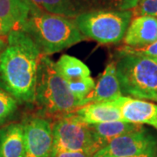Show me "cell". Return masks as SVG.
I'll use <instances>...</instances> for the list:
<instances>
[{
	"instance_id": "17",
	"label": "cell",
	"mask_w": 157,
	"mask_h": 157,
	"mask_svg": "<svg viewBox=\"0 0 157 157\" xmlns=\"http://www.w3.org/2000/svg\"><path fill=\"white\" fill-rule=\"evenodd\" d=\"M55 65L58 72L67 81L91 76L90 69L84 62L67 54L62 55Z\"/></svg>"
},
{
	"instance_id": "19",
	"label": "cell",
	"mask_w": 157,
	"mask_h": 157,
	"mask_svg": "<svg viewBox=\"0 0 157 157\" xmlns=\"http://www.w3.org/2000/svg\"><path fill=\"white\" fill-rule=\"evenodd\" d=\"M67 82L73 95L79 101L88 95L95 86V82L91 76L67 80Z\"/></svg>"
},
{
	"instance_id": "8",
	"label": "cell",
	"mask_w": 157,
	"mask_h": 157,
	"mask_svg": "<svg viewBox=\"0 0 157 157\" xmlns=\"http://www.w3.org/2000/svg\"><path fill=\"white\" fill-rule=\"evenodd\" d=\"M155 148H157V140L142 128L116 137L99 149L94 157L132 156Z\"/></svg>"
},
{
	"instance_id": "18",
	"label": "cell",
	"mask_w": 157,
	"mask_h": 157,
	"mask_svg": "<svg viewBox=\"0 0 157 157\" xmlns=\"http://www.w3.org/2000/svg\"><path fill=\"white\" fill-rule=\"evenodd\" d=\"M17 100L0 87V128L11 119L17 108Z\"/></svg>"
},
{
	"instance_id": "20",
	"label": "cell",
	"mask_w": 157,
	"mask_h": 157,
	"mask_svg": "<svg viewBox=\"0 0 157 157\" xmlns=\"http://www.w3.org/2000/svg\"><path fill=\"white\" fill-rule=\"evenodd\" d=\"M119 52L120 55H134L153 59L157 57V40L154 43L143 46L125 45L119 49Z\"/></svg>"
},
{
	"instance_id": "5",
	"label": "cell",
	"mask_w": 157,
	"mask_h": 157,
	"mask_svg": "<svg viewBox=\"0 0 157 157\" xmlns=\"http://www.w3.org/2000/svg\"><path fill=\"white\" fill-rule=\"evenodd\" d=\"M132 16L129 10H100L81 14L73 20L86 38L108 45L124 39Z\"/></svg>"
},
{
	"instance_id": "6",
	"label": "cell",
	"mask_w": 157,
	"mask_h": 157,
	"mask_svg": "<svg viewBox=\"0 0 157 157\" xmlns=\"http://www.w3.org/2000/svg\"><path fill=\"white\" fill-rule=\"evenodd\" d=\"M53 146L52 154L58 152H97L90 125L73 113L59 118L52 125ZM51 154V155H52Z\"/></svg>"
},
{
	"instance_id": "13",
	"label": "cell",
	"mask_w": 157,
	"mask_h": 157,
	"mask_svg": "<svg viewBox=\"0 0 157 157\" xmlns=\"http://www.w3.org/2000/svg\"><path fill=\"white\" fill-rule=\"evenodd\" d=\"M71 113L88 125L124 121L121 109L114 101L89 103L77 107Z\"/></svg>"
},
{
	"instance_id": "16",
	"label": "cell",
	"mask_w": 157,
	"mask_h": 157,
	"mask_svg": "<svg viewBox=\"0 0 157 157\" xmlns=\"http://www.w3.org/2000/svg\"><path fill=\"white\" fill-rule=\"evenodd\" d=\"M90 128L94 139L97 151L101 147L106 146L116 137L142 128L140 124L132 123L124 121H109L104 123L90 125Z\"/></svg>"
},
{
	"instance_id": "14",
	"label": "cell",
	"mask_w": 157,
	"mask_h": 157,
	"mask_svg": "<svg viewBox=\"0 0 157 157\" xmlns=\"http://www.w3.org/2000/svg\"><path fill=\"white\" fill-rule=\"evenodd\" d=\"M124 43L128 46H143L157 40V17L140 15L134 18L124 36Z\"/></svg>"
},
{
	"instance_id": "22",
	"label": "cell",
	"mask_w": 157,
	"mask_h": 157,
	"mask_svg": "<svg viewBox=\"0 0 157 157\" xmlns=\"http://www.w3.org/2000/svg\"><path fill=\"white\" fill-rule=\"evenodd\" d=\"M51 157H94V154L88 152H58L52 154Z\"/></svg>"
},
{
	"instance_id": "12",
	"label": "cell",
	"mask_w": 157,
	"mask_h": 157,
	"mask_svg": "<svg viewBox=\"0 0 157 157\" xmlns=\"http://www.w3.org/2000/svg\"><path fill=\"white\" fill-rule=\"evenodd\" d=\"M121 96L124 95L118 80L116 64L111 62L107 64L104 72L95 83L94 90L85 99L79 101L78 107L93 102L115 101Z\"/></svg>"
},
{
	"instance_id": "21",
	"label": "cell",
	"mask_w": 157,
	"mask_h": 157,
	"mask_svg": "<svg viewBox=\"0 0 157 157\" xmlns=\"http://www.w3.org/2000/svg\"><path fill=\"white\" fill-rule=\"evenodd\" d=\"M139 12L140 15L157 17V0H140Z\"/></svg>"
},
{
	"instance_id": "15",
	"label": "cell",
	"mask_w": 157,
	"mask_h": 157,
	"mask_svg": "<svg viewBox=\"0 0 157 157\" xmlns=\"http://www.w3.org/2000/svg\"><path fill=\"white\" fill-rule=\"evenodd\" d=\"M0 157H25L23 123H11L0 128Z\"/></svg>"
},
{
	"instance_id": "4",
	"label": "cell",
	"mask_w": 157,
	"mask_h": 157,
	"mask_svg": "<svg viewBox=\"0 0 157 157\" xmlns=\"http://www.w3.org/2000/svg\"><path fill=\"white\" fill-rule=\"evenodd\" d=\"M116 73L121 93L139 100L157 101V63L147 57L121 55Z\"/></svg>"
},
{
	"instance_id": "26",
	"label": "cell",
	"mask_w": 157,
	"mask_h": 157,
	"mask_svg": "<svg viewBox=\"0 0 157 157\" xmlns=\"http://www.w3.org/2000/svg\"><path fill=\"white\" fill-rule=\"evenodd\" d=\"M155 157H157V153H156V155H155Z\"/></svg>"
},
{
	"instance_id": "24",
	"label": "cell",
	"mask_w": 157,
	"mask_h": 157,
	"mask_svg": "<svg viewBox=\"0 0 157 157\" xmlns=\"http://www.w3.org/2000/svg\"><path fill=\"white\" fill-rule=\"evenodd\" d=\"M6 43H7V36L4 35L0 32V52L6 47Z\"/></svg>"
},
{
	"instance_id": "25",
	"label": "cell",
	"mask_w": 157,
	"mask_h": 157,
	"mask_svg": "<svg viewBox=\"0 0 157 157\" xmlns=\"http://www.w3.org/2000/svg\"><path fill=\"white\" fill-rule=\"evenodd\" d=\"M152 59H154V60H155V61L157 63V57H155V58H153Z\"/></svg>"
},
{
	"instance_id": "7",
	"label": "cell",
	"mask_w": 157,
	"mask_h": 157,
	"mask_svg": "<svg viewBox=\"0 0 157 157\" xmlns=\"http://www.w3.org/2000/svg\"><path fill=\"white\" fill-rule=\"evenodd\" d=\"M49 13L75 18L81 14L100 10L126 11L134 8L140 0H32Z\"/></svg>"
},
{
	"instance_id": "23",
	"label": "cell",
	"mask_w": 157,
	"mask_h": 157,
	"mask_svg": "<svg viewBox=\"0 0 157 157\" xmlns=\"http://www.w3.org/2000/svg\"><path fill=\"white\" fill-rule=\"evenodd\" d=\"M157 153V148L152 149L149 151L140 154V155H132V156H125V157H155Z\"/></svg>"
},
{
	"instance_id": "1",
	"label": "cell",
	"mask_w": 157,
	"mask_h": 157,
	"mask_svg": "<svg viewBox=\"0 0 157 157\" xmlns=\"http://www.w3.org/2000/svg\"><path fill=\"white\" fill-rule=\"evenodd\" d=\"M41 53L28 34L21 30L7 35L0 52V85L19 103H33Z\"/></svg>"
},
{
	"instance_id": "3",
	"label": "cell",
	"mask_w": 157,
	"mask_h": 157,
	"mask_svg": "<svg viewBox=\"0 0 157 157\" xmlns=\"http://www.w3.org/2000/svg\"><path fill=\"white\" fill-rule=\"evenodd\" d=\"M34 102L43 114L59 118L78 107L79 101L73 95L49 56L41 55L39 59Z\"/></svg>"
},
{
	"instance_id": "2",
	"label": "cell",
	"mask_w": 157,
	"mask_h": 157,
	"mask_svg": "<svg viewBox=\"0 0 157 157\" xmlns=\"http://www.w3.org/2000/svg\"><path fill=\"white\" fill-rule=\"evenodd\" d=\"M21 31L28 34L41 55L45 56L59 52L86 39L73 19L44 12L41 9L30 16Z\"/></svg>"
},
{
	"instance_id": "11",
	"label": "cell",
	"mask_w": 157,
	"mask_h": 157,
	"mask_svg": "<svg viewBox=\"0 0 157 157\" xmlns=\"http://www.w3.org/2000/svg\"><path fill=\"white\" fill-rule=\"evenodd\" d=\"M114 102L120 107L125 121L147 124L157 129V105L149 101L121 96Z\"/></svg>"
},
{
	"instance_id": "10",
	"label": "cell",
	"mask_w": 157,
	"mask_h": 157,
	"mask_svg": "<svg viewBox=\"0 0 157 157\" xmlns=\"http://www.w3.org/2000/svg\"><path fill=\"white\" fill-rule=\"evenodd\" d=\"M39 10L32 0H0V32L7 36L22 30L30 16Z\"/></svg>"
},
{
	"instance_id": "9",
	"label": "cell",
	"mask_w": 157,
	"mask_h": 157,
	"mask_svg": "<svg viewBox=\"0 0 157 157\" xmlns=\"http://www.w3.org/2000/svg\"><path fill=\"white\" fill-rule=\"evenodd\" d=\"M23 125L25 157H51L53 137L50 121L45 118L32 117Z\"/></svg>"
}]
</instances>
